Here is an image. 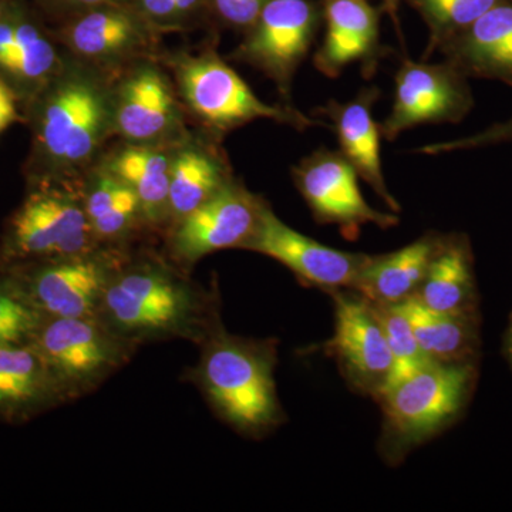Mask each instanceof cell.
<instances>
[{
  "label": "cell",
  "instance_id": "cell-1",
  "mask_svg": "<svg viewBox=\"0 0 512 512\" xmlns=\"http://www.w3.org/2000/svg\"><path fill=\"white\" fill-rule=\"evenodd\" d=\"M117 74L66 52L59 72L22 110L30 130L28 185L82 183L99 164L114 136Z\"/></svg>",
  "mask_w": 512,
  "mask_h": 512
},
{
  "label": "cell",
  "instance_id": "cell-2",
  "mask_svg": "<svg viewBox=\"0 0 512 512\" xmlns=\"http://www.w3.org/2000/svg\"><path fill=\"white\" fill-rule=\"evenodd\" d=\"M97 318L141 348L167 340H202L221 325L217 289H205L168 256L130 249L101 298Z\"/></svg>",
  "mask_w": 512,
  "mask_h": 512
},
{
  "label": "cell",
  "instance_id": "cell-3",
  "mask_svg": "<svg viewBox=\"0 0 512 512\" xmlns=\"http://www.w3.org/2000/svg\"><path fill=\"white\" fill-rule=\"evenodd\" d=\"M198 346L190 380L224 423L256 439L282 424L274 340L231 335L221 323Z\"/></svg>",
  "mask_w": 512,
  "mask_h": 512
},
{
  "label": "cell",
  "instance_id": "cell-4",
  "mask_svg": "<svg viewBox=\"0 0 512 512\" xmlns=\"http://www.w3.org/2000/svg\"><path fill=\"white\" fill-rule=\"evenodd\" d=\"M167 60L184 110L211 136L221 138L256 120L275 121L295 130L329 127L322 119L293 109L291 104L274 106L259 99L215 50L194 55L177 53Z\"/></svg>",
  "mask_w": 512,
  "mask_h": 512
},
{
  "label": "cell",
  "instance_id": "cell-5",
  "mask_svg": "<svg viewBox=\"0 0 512 512\" xmlns=\"http://www.w3.org/2000/svg\"><path fill=\"white\" fill-rule=\"evenodd\" d=\"M100 247L84 211L80 183L30 184L0 235V272Z\"/></svg>",
  "mask_w": 512,
  "mask_h": 512
},
{
  "label": "cell",
  "instance_id": "cell-6",
  "mask_svg": "<svg viewBox=\"0 0 512 512\" xmlns=\"http://www.w3.org/2000/svg\"><path fill=\"white\" fill-rule=\"evenodd\" d=\"M473 382L468 363L427 362L377 394L382 402L383 451L390 461L447 427L463 409Z\"/></svg>",
  "mask_w": 512,
  "mask_h": 512
},
{
  "label": "cell",
  "instance_id": "cell-7",
  "mask_svg": "<svg viewBox=\"0 0 512 512\" xmlns=\"http://www.w3.org/2000/svg\"><path fill=\"white\" fill-rule=\"evenodd\" d=\"M30 345L45 360L66 404L99 389L138 350L97 316L45 318Z\"/></svg>",
  "mask_w": 512,
  "mask_h": 512
},
{
  "label": "cell",
  "instance_id": "cell-8",
  "mask_svg": "<svg viewBox=\"0 0 512 512\" xmlns=\"http://www.w3.org/2000/svg\"><path fill=\"white\" fill-rule=\"evenodd\" d=\"M130 248L100 247L66 258L16 266L8 275L45 318L96 316L111 276Z\"/></svg>",
  "mask_w": 512,
  "mask_h": 512
},
{
  "label": "cell",
  "instance_id": "cell-9",
  "mask_svg": "<svg viewBox=\"0 0 512 512\" xmlns=\"http://www.w3.org/2000/svg\"><path fill=\"white\" fill-rule=\"evenodd\" d=\"M322 23L319 0H268L231 57L264 73L289 101L295 74L315 45Z\"/></svg>",
  "mask_w": 512,
  "mask_h": 512
},
{
  "label": "cell",
  "instance_id": "cell-10",
  "mask_svg": "<svg viewBox=\"0 0 512 512\" xmlns=\"http://www.w3.org/2000/svg\"><path fill=\"white\" fill-rule=\"evenodd\" d=\"M173 77L156 57H144L117 74L114 136L138 146H171L190 134Z\"/></svg>",
  "mask_w": 512,
  "mask_h": 512
},
{
  "label": "cell",
  "instance_id": "cell-11",
  "mask_svg": "<svg viewBox=\"0 0 512 512\" xmlns=\"http://www.w3.org/2000/svg\"><path fill=\"white\" fill-rule=\"evenodd\" d=\"M56 39L70 56L110 72L156 57L163 30L126 2H111L62 19Z\"/></svg>",
  "mask_w": 512,
  "mask_h": 512
},
{
  "label": "cell",
  "instance_id": "cell-12",
  "mask_svg": "<svg viewBox=\"0 0 512 512\" xmlns=\"http://www.w3.org/2000/svg\"><path fill=\"white\" fill-rule=\"evenodd\" d=\"M264 198L238 178L167 228V256L185 271L222 249H244L261 218Z\"/></svg>",
  "mask_w": 512,
  "mask_h": 512
},
{
  "label": "cell",
  "instance_id": "cell-13",
  "mask_svg": "<svg viewBox=\"0 0 512 512\" xmlns=\"http://www.w3.org/2000/svg\"><path fill=\"white\" fill-rule=\"evenodd\" d=\"M393 94L392 110L380 124L387 141L420 124L460 123L474 107L468 77L447 60L404 59L394 76Z\"/></svg>",
  "mask_w": 512,
  "mask_h": 512
},
{
  "label": "cell",
  "instance_id": "cell-14",
  "mask_svg": "<svg viewBox=\"0 0 512 512\" xmlns=\"http://www.w3.org/2000/svg\"><path fill=\"white\" fill-rule=\"evenodd\" d=\"M295 187L318 224L338 225L346 238L356 239L365 225L396 227L394 212L377 211L363 197L359 174L339 151L320 148L292 168Z\"/></svg>",
  "mask_w": 512,
  "mask_h": 512
},
{
  "label": "cell",
  "instance_id": "cell-15",
  "mask_svg": "<svg viewBox=\"0 0 512 512\" xmlns=\"http://www.w3.org/2000/svg\"><path fill=\"white\" fill-rule=\"evenodd\" d=\"M244 249L269 256L306 285L330 292L355 289L370 259V255L330 248L295 231L279 220L266 201L258 227Z\"/></svg>",
  "mask_w": 512,
  "mask_h": 512
},
{
  "label": "cell",
  "instance_id": "cell-16",
  "mask_svg": "<svg viewBox=\"0 0 512 512\" xmlns=\"http://www.w3.org/2000/svg\"><path fill=\"white\" fill-rule=\"evenodd\" d=\"M323 15L322 42L313 66L329 79H336L350 64L370 80L379 70L390 49L380 39L382 6L370 0H319Z\"/></svg>",
  "mask_w": 512,
  "mask_h": 512
},
{
  "label": "cell",
  "instance_id": "cell-17",
  "mask_svg": "<svg viewBox=\"0 0 512 512\" xmlns=\"http://www.w3.org/2000/svg\"><path fill=\"white\" fill-rule=\"evenodd\" d=\"M335 333L325 345L338 359L349 382L365 393L382 392L392 375L393 360L375 308L359 293L332 292Z\"/></svg>",
  "mask_w": 512,
  "mask_h": 512
},
{
  "label": "cell",
  "instance_id": "cell-18",
  "mask_svg": "<svg viewBox=\"0 0 512 512\" xmlns=\"http://www.w3.org/2000/svg\"><path fill=\"white\" fill-rule=\"evenodd\" d=\"M380 97L376 86L365 87L353 100H329L315 110V117L328 119L330 130L336 134L339 153L355 168L359 178L379 195L392 212L400 204L387 188L382 168V127L373 117V107Z\"/></svg>",
  "mask_w": 512,
  "mask_h": 512
},
{
  "label": "cell",
  "instance_id": "cell-19",
  "mask_svg": "<svg viewBox=\"0 0 512 512\" xmlns=\"http://www.w3.org/2000/svg\"><path fill=\"white\" fill-rule=\"evenodd\" d=\"M15 46L0 67V80L15 93L20 109L29 103L66 59V50L47 29L32 0H15Z\"/></svg>",
  "mask_w": 512,
  "mask_h": 512
},
{
  "label": "cell",
  "instance_id": "cell-20",
  "mask_svg": "<svg viewBox=\"0 0 512 512\" xmlns=\"http://www.w3.org/2000/svg\"><path fill=\"white\" fill-rule=\"evenodd\" d=\"M207 133L188 134L175 146L168 197V227L214 197L234 180L227 154ZM167 227V228H168Z\"/></svg>",
  "mask_w": 512,
  "mask_h": 512
},
{
  "label": "cell",
  "instance_id": "cell-21",
  "mask_svg": "<svg viewBox=\"0 0 512 512\" xmlns=\"http://www.w3.org/2000/svg\"><path fill=\"white\" fill-rule=\"evenodd\" d=\"M66 404L32 345L0 346V423L20 426Z\"/></svg>",
  "mask_w": 512,
  "mask_h": 512
},
{
  "label": "cell",
  "instance_id": "cell-22",
  "mask_svg": "<svg viewBox=\"0 0 512 512\" xmlns=\"http://www.w3.org/2000/svg\"><path fill=\"white\" fill-rule=\"evenodd\" d=\"M439 52L468 79L495 80L512 87V0L488 10Z\"/></svg>",
  "mask_w": 512,
  "mask_h": 512
},
{
  "label": "cell",
  "instance_id": "cell-23",
  "mask_svg": "<svg viewBox=\"0 0 512 512\" xmlns=\"http://www.w3.org/2000/svg\"><path fill=\"white\" fill-rule=\"evenodd\" d=\"M80 191L87 220L103 247L130 248L131 239L148 228L136 192L100 161L84 175Z\"/></svg>",
  "mask_w": 512,
  "mask_h": 512
},
{
  "label": "cell",
  "instance_id": "cell-24",
  "mask_svg": "<svg viewBox=\"0 0 512 512\" xmlns=\"http://www.w3.org/2000/svg\"><path fill=\"white\" fill-rule=\"evenodd\" d=\"M177 144L138 146L123 143L113 153L101 157L100 163L136 192L148 228L168 227L171 163Z\"/></svg>",
  "mask_w": 512,
  "mask_h": 512
},
{
  "label": "cell",
  "instance_id": "cell-25",
  "mask_svg": "<svg viewBox=\"0 0 512 512\" xmlns=\"http://www.w3.org/2000/svg\"><path fill=\"white\" fill-rule=\"evenodd\" d=\"M443 238V235L427 234L399 251L370 255L355 291L373 305H396L412 298Z\"/></svg>",
  "mask_w": 512,
  "mask_h": 512
},
{
  "label": "cell",
  "instance_id": "cell-26",
  "mask_svg": "<svg viewBox=\"0 0 512 512\" xmlns=\"http://www.w3.org/2000/svg\"><path fill=\"white\" fill-rule=\"evenodd\" d=\"M473 264L467 239L447 235L413 298L434 312L464 315L473 303Z\"/></svg>",
  "mask_w": 512,
  "mask_h": 512
},
{
  "label": "cell",
  "instance_id": "cell-27",
  "mask_svg": "<svg viewBox=\"0 0 512 512\" xmlns=\"http://www.w3.org/2000/svg\"><path fill=\"white\" fill-rule=\"evenodd\" d=\"M421 352L431 362L467 363L473 349L474 326L470 313L451 315L431 311L416 299L404 301Z\"/></svg>",
  "mask_w": 512,
  "mask_h": 512
},
{
  "label": "cell",
  "instance_id": "cell-28",
  "mask_svg": "<svg viewBox=\"0 0 512 512\" xmlns=\"http://www.w3.org/2000/svg\"><path fill=\"white\" fill-rule=\"evenodd\" d=\"M426 23L429 43L423 60L439 52L448 40L470 28L503 0H406Z\"/></svg>",
  "mask_w": 512,
  "mask_h": 512
},
{
  "label": "cell",
  "instance_id": "cell-29",
  "mask_svg": "<svg viewBox=\"0 0 512 512\" xmlns=\"http://www.w3.org/2000/svg\"><path fill=\"white\" fill-rule=\"evenodd\" d=\"M373 308L382 323L393 360L392 375L384 386L387 387L409 376L430 360L421 352L413 333L412 323L404 308V302L396 305H373Z\"/></svg>",
  "mask_w": 512,
  "mask_h": 512
},
{
  "label": "cell",
  "instance_id": "cell-30",
  "mask_svg": "<svg viewBox=\"0 0 512 512\" xmlns=\"http://www.w3.org/2000/svg\"><path fill=\"white\" fill-rule=\"evenodd\" d=\"M43 319L12 278L0 274V346L29 345Z\"/></svg>",
  "mask_w": 512,
  "mask_h": 512
},
{
  "label": "cell",
  "instance_id": "cell-31",
  "mask_svg": "<svg viewBox=\"0 0 512 512\" xmlns=\"http://www.w3.org/2000/svg\"><path fill=\"white\" fill-rule=\"evenodd\" d=\"M268 0H208V22L215 28L245 33Z\"/></svg>",
  "mask_w": 512,
  "mask_h": 512
},
{
  "label": "cell",
  "instance_id": "cell-32",
  "mask_svg": "<svg viewBox=\"0 0 512 512\" xmlns=\"http://www.w3.org/2000/svg\"><path fill=\"white\" fill-rule=\"evenodd\" d=\"M507 143H512V117L503 123L485 128L474 136L458 138V140L446 141V143L427 144L420 148L419 153L437 156V154L456 153V151L474 150V148Z\"/></svg>",
  "mask_w": 512,
  "mask_h": 512
},
{
  "label": "cell",
  "instance_id": "cell-33",
  "mask_svg": "<svg viewBox=\"0 0 512 512\" xmlns=\"http://www.w3.org/2000/svg\"><path fill=\"white\" fill-rule=\"evenodd\" d=\"M111 2H123V0H32L37 9L60 19Z\"/></svg>",
  "mask_w": 512,
  "mask_h": 512
},
{
  "label": "cell",
  "instance_id": "cell-34",
  "mask_svg": "<svg viewBox=\"0 0 512 512\" xmlns=\"http://www.w3.org/2000/svg\"><path fill=\"white\" fill-rule=\"evenodd\" d=\"M18 121H25L19 101L8 84L0 80V134Z\"/></svg>",
  "mask_w": 512,
  "mask_h": 512
},
{
  "label": "cell",
  "instance_id": "cell-35",
  "mask_svg": "<svg viewBox=\"0 0 512 512\" xmlns=\"http://www.w3.org/2000/svg\"><path fill=\"white\" fill-rule=\"evenodd\" d=\"M15 0H10L8 8L0 18V67L6 63L15 46Z\"/></svg>",
  "mask_w": 512,
  "mask_h": 512
},
{
  "label": "cell",
  "instance_id": "cell-36",
  "mask_svg": "<svg viewBox=\"0 0 512 512\" xmlns=\"http://www.w3.org/2000/svg\"><path fill=\"white\" fill-rule=\"evenodd\" d=\"M402 0H380V6H382L383 12L387 13V15L392 18L394 25H399V18H397V13H399V6Z\"/></svg>",
  "mask_w": 512,
  "mask_h": 512
},
{
  "label": "cell",
  "instance_id": "cell-37",
  "mask_svg": "<svg viewBox=\"0 0 512 512\" xmlns=\"http://www.w3.org/2000/svg\"><path fill=\"white\" fill-rule=\"evenodd\" d=\"M9 3L10 0H0V18H2V15L5 13L6 8H8Z\"/></svg>",
  "mask_w": 512,
  "mask_h": 512
},
{
  "label": "cell",
  "instance_id": "cell-38",
  "mask_svg": "<svg viewBox=\"0 0 512 512\" xmlns=\"http://www.w3.org/2000/svg\"><path fill=\"white\" fill-rule=\"evenodd\" d=\"M511 352H512V333H511Z\"/></svg>",
  "mask_w": 512,
  "mask_h": 512
}]
</instances>
